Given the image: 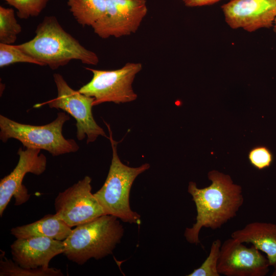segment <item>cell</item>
I'll list each match as a JSON object with an SVG mask.
<instances>
[{"mask_svg":"<svg viewBox=\"0 0 276 276\" xmlns=\"http://www.w3.org/2000/svg\"><path fill=\"white\" fill-rule=\"evenodd\" d=\"M208 176L211 181L209 186L198 188L195 182L190 181L188 187L197 211L196 222L184 233L187 241L192 244L200 242L202 227L220 228L237 215L244 202L241 187L234 183L229 175L212 170Z\"/></svg>","mask_w":276,"mask_h":276,"instance_id":"obj_1","label":"cell"},{"mask_svg":"<svg viewBox=\"0 0 276 276\" xmlns=\"http://www.w3.org/2000/svg\"><path fill=\"white\" fill-rule=\"evenodd\" d=\"M35 33L31 40L16 46L42 66L48 65L56 70L72 60L93 65L99 62L97 55L67 33L54 16H45L37 26Z\"/></svg>","mask_w":276,"mask_h":276,"instance_id":"obj_2","label":"cell"},{"mask_svg":"<svg viewBox=\"0 0 276 276\" xmlns=\"http://www.w3.org/2000/svg\"><path fill=\"white\" fill-rule=\"evenodd\" d=\"M124 233L119 218L103 215L72 229L63 241V254L79 265L92 258L102 259L112 253Z\"/></svg>","mask_w":276,"mask_h":276,"instance_id":"obj_3","label":"cell"},{"mask_svg":"<svg viewBox=\"0 0 276 276\" xmlns=\"http://www.w3.org/2000/svg\"><path fill=\"white\" fill-rule=\"evenodd\" d=\"M109 132L112 156L107 176L102 187L94 193L105 215L114 216L123 222L139 224L141 216L132 211L129 197L131 186L140 174L149 169L145 163L138 167L124 164L117 152V144L112 137L109 125L104 122Z\"/></svg>","mask_w":276,"mask_h":276,"instance_id":"obj_4","label":"cell"},{"mask_svg":"<svg viewBox=\"0 0 276 276\" xmlns=\"http://www.w3.org/2000/svg\"><path fill=\"white\" fill-rule=\"evenodd\" d=\"M70 119L65 112H60L52 122L38 126L20 123L1 114L0 139L5 143L14 139L26 148L42 149L54 156L75 152L79 145L74 140L65 139L62 133L64 124Z\"/></svg>","mask_w":276,"mask_h":276,"instance_id":"obj_5","label":"cell"},{"mask_svg":"<svg viewBox=\"0 0 276 276\" xmlns=\"http://www.w3.org/2000/svg\"><path fill=\"white\" fill-rule=\"evenodd\" d=\"M86 69L92 73L93 77L78 91L94 98V106L105 102L124 103L136 99L137 96L132 84L136 75L142 70V63L128 62L114 70Z\"/></svg>","mask_w":276,"mask_h":276,"instance_id":"obj_6","label":"cell"},{"mask_svg":"<svg viewBox=\"0 0 276 276\" xmlns=\"http://www.w3.org/2000/svg\"><path fill=\"white\" fill-rule=\"evenodd\" d=\"M57 96L44 104L52 108L60 109L71 115L76 121V136L81 141L87 136V144L95 142L99 136L107 138L103 129L95 120L92 107L94 98L75 90L59 74L53 75Z\"/></svg>","mask_w":276,"mask_h":276,"instance_id":"obj_7","label":"cell"},{"mask_svg":"<svg viewBox=\"0 0 276 276\" xmlns=\"http://www.w3.org/2000/svg\"><path fill=\"white\" fill-rule=\"evenodd\" d=\"M91 179L85 176L55 199L56 216L72 227L105 215L94 194L91 193Z\"/></svg>","mask_w":276,"mask_h":276,"instance_id":"obj_8","label":"cell"},{"mask_svg":"<svg viewBox=\"0 0 276 276\" xmlns=\"http://www.w3.org/2000/svg\"><path fill=\"white\" fill-rule=\"evenodd\" d=\"M106 2L105 15L91 27L95 33L103 39L135 33L148 12L146 0H106Z\"/></svg>","mask_w":276,"mask_h":276,"instance_id":"obj_9","label":"cell"},{"mask_svg":"<svg viewBox=\"0 0 276 276\" xmlns=\"http://www.w3.org/2000/svg\"><path fill=\"white\" fill-rule=\"evenodd\" d=\"M40 150L36 148H19V159L16 166L9 174L1 179V217L12 197L15 198V205L22 204L29 199L30 195L22 181L28 173L40 175L45 170L47 158L43 154L40 153Z\"/></svg>","mask_w":276,"mask_h":276,"instance_id":"obj_10","label":"cell"},{"mask_svg":"<svg viewBox=\"0 0 276 276\" xmlns=\"http://www.w3.org/2000/svg\"><path fill=\"white\" fill-rule=\"evenodd\" d=\"M270 264L267 257L251 245L247 247L234 238L221 244L217 270L225 276H265Z\"/></svg>","mask_w":276,"mask_h":276,"instance_id":"obj_11","label":"cell"},{"mask_svg":"<svg viewBox=\"0 0 276 276\" xmlns=\"http://www.w3.org/2000/svg\"><path fill=\"white\" fill-rule=\"evenodd\" d=\"M221 8L231 28L249 32L272 27L276 17V0H230Z\"/></svg>","mask_w":276,"mask_h":276,"instance_id":"obj_12","label":"cell"},{"mask_svg":"<svg viewBox=\"0 0 276 276\" xmlns=\"http://www.w3.org/2000/svg\"><path fill=\"white\" fill-rule=\"evenodd\" d=\"M10 248L13 261L26 268H48L50 261L64 251L63 241L44 237L16 238Z\"/></svg>","mask_w":276,"mask_h":276,"instance_id":"obj_13","label":"cell"},{"mask_svg":"<svg viewBox=\"0 0 276 276\" xmlns=\"http://www.w3.org/2000/svg\"><path fill=\"white\" fill-rule=\"evenodd\" d=\"M231 238L242 243H251L266 255L276 276V224L252 222L231 234Z\"/></svg>","mask_w":276,"mask_h":276,"instance_id":"obj_14","label":"cell"},{"mask_svg":"<svg viewBox=\"0 0 276 276\" xmlns=\"http://www.w3.org/2000/svg\"><path fill=\"white\" fill-rule=\"evenodd\" d=\"M72 231V227L55 214H47L33 223L13 227L10 233L16 238L44 237L63 241Z\"/></svg>","mask_w":276,"mask_h":276,"instance_id":"obj_15","label":"cell"},{"mask_svg":"<svg viewBox=\"0 0 276 276\" xmlns=\"http://www.w3.org/2000/svg\"><path fill=\"white\" fill-rule=\"evenodd\" d=\"M67 4L75 20L83 27H92L106 12V0H67Z\"/></svg>","mask_w":276,"mask_h":276,"instance_id":"obj_16","label":"cell"},{"mask_svg":"<svg viewBox=\"0 0 276 276\" xmlns=\"http://www.w3.org/2000/svg\"><path fill=\"white\" fill-rule=\"evenodd\" d=\"M60 269L55 268L39 267L26 268L5 257L2 251L0 260V276H63Z\"/></svg>","mask_w":276,"mask_h":276,"instance_id":"obj_17","label":"cell"},{"mask_svg":"<svg viewBox=\"0 0 276 276\" xmlns=\"http://www.w3.org/2000/svg\"><path fill=\"white\" fill-rule=\"evenodd\" d=\"M12 8L0 6V43L12 44L21 32Z\"/></svg>","mask_w":276,"mask_h":276,"instance_id":"obj_18","label":"cell"},{"mask_svg":"<svg viewBox=\"0 0 276 276\" xmlns=\"http://www.w3.org/2000/svg\"><path fill=\"white\" fill-rule=\"evenodd\" d=\"M17 62L29 63L42 66L40 62L24 53L16 45L0 43L1 68Z\"/></svg>","mask_w":276,"mask_h":276,"instance_id":"obj_19","label":"cell"},{"mask_svg":"<svg viewBox=\"0 0 276 276\" xmlns=\"http://www.w3.org/2000/svg\"><path fill=\"white\" fill-rule=\"evenodd\" d=\"M221 241L219 239L214 240L211 245L209 256L198 268L188 274V276H220L217 270Z\"/></svg>","mask_w":276,"mask_h":276,"instance_id":"obj_20","label":"cell"},{"mask_svg":"<svg viewBox=\"0 0 276 276\" xmlns=\"http://www.w3.org/2000/svg\"><path fill=\"white\" fill-rule=\"evenodd\" d=\"M13 7L20 19H28L38 16L47 6L50 0H3Z\"/></svg>","mask_w":276,"mask_h":276,"instance_id":"obj_21","label":"cell"},{"mask_svg":"<svg viewBox=\"0 0 276 276\" xmlns=\"http://www.w3.org/2000/svg\"><path fill=\"white\" fill-rule=\"evenodd\" d=\"M248 158L250 164L258 170L269 167L273 160L272 153L264 146L253 147L248 152Z\"/></svg>","mask_w":276,"mask_h":276,"instance_id":"obj_22","label":"cell"},{"mask_svg":"<svg viewBox=\"0 0 276 276\" xmlns=\"http://www.w3.org/2000/svg\"><path fill=\"white\" fill-rule=\"evenodd\" d=\"M185 6L189 7H200L213 4L220 0H180Z\"/></svg>","mask_w":276,"mask_h":276,"instance_id":"obj_23","label":"cell"},{"mask_svg":"<svg viewBox=\"0 0 276 276\" xmlns=\"http://www.w3.org/2000/svg\"><path fill=\"white\" fill-rule=\"evenodd\" d=\"M273 27V30H274V32L276 33V17H275V18L274 19Z\"/></svg>","mask_w":276,"mask_h":276,"instance_id":"obj_24","label":"cell"}]
</instances>
